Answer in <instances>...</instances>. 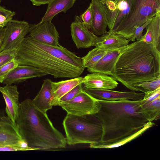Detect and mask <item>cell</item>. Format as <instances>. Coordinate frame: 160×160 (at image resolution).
Returning <instances> with one entry per match:
<instances>
[{"instance_id": "obj_1", "label": "cell", "mask_w": 160, "mask_h": 160, "mask_svg": "<svg viewBox=\"0 0 160 160\" xmlns=\"http://www.w3.org/2000/svg\"><path fill=\"white\" fill-rule=\"evenodd\" d=\"M15 58L19 65L35 67L55 78L79 77L85 68L82 58L67 48L46 44L29 36L18 48Z\"/></svg>"}, {"instance_id": "obj_2", "label": "cell", "mask_w": 160, "mask_h": 160, "mask_svg": "<svg viewBox=\"0 0 160 160\" xmlns=\"http://www.w3.org/2000/svg\"><path fill=\"white\" fill-rule=\"evenodd\" d=\"M98 100L100 109L92 115L101 124L102 132L101 140L96 142L108 144L123 139L148 122L142 113L140 100Z\"/></svg>"}, {"instance_id": "obj_3", "label": "cell", "mask_w": 160, "mask_h": 160, "mask_svg": "<svg viewBox=\"0 0 160 160\" xmlns=\"http://www.w3.org/2000/svg\"><path fill=\"white\" fill-rule=\"evenodd\" d=\"M112 76L135 91L134 84L160 78V51L142 40L129 44L117 60Z\"/></svg>"}, {"instance_id": "obj_4", "label": "cell", "mask_w": 160, "mask_h": 160, "mask_svg": "<svg viewBox=\"0 0 160 160\" xmlns=\"http://www.w3.org/2000/svg\"><path fill=\"white\" fill-rule=\"evenodd\" d=\"M16 123L22 138L31 147L47 150L66 146V138L32 99L27 98L20 103Z\"/></svg>"}, {"instance_id": "obj_5", "label": "cell", "mask_w": 160, "mask_h": 160, "mask_svg": "<svg viewBox=\"0 0 160 160\" xmlns=\"http://www.w3.org/2000/svg\"><path fill=\"white\" fill-rule=\"evenodd\" d=\"M62 125L67 143L91 144L100 141L102 129L100 123L92 115L77 116L67 113Z\"/></svg>"}, {"instance_id": "obj_6", "label": "cell", "mask_w": 160, "mask_h": 160, "mask_svg": "<svg viewBox=\"0 0 160 160\" xmlns=\"http://www.w3.org/2000/svg\"><path fill=\"white\" fill-rule=\"evenodd\" d=\"M159 13L160 0H134L127 16L114 30L109 33L120 35L130 41L137 27Z\"/></svg>"}, {"instance_id": "obj_7", "label": "cell", "mask_w": 160, "mask_h": 160, "mask_svg": "<svg viewBox=\"0 0 160 160\" xmlns=\"http://www.w3.org/2000/svg\"><path fill=\"white\" fill-rule=\"evenodd\" d=\"M58 106L61 107L67 113L80 116L93 115L98 112L100 108L98 99L88 94L83 89L72 99L59 103Z\"/></svg>"}, {"instance_id": "obj_8", "label": "cell", "mask_w": 160, "mask_h": 160, "mask_svg": "<svg viewBox=\"0 0 160 160\" xmlns=\"http://www.w3.org/2000/svg\"><path fill=\"white\" fill-rule=\"evenodd\" d=\"M30 24L24 21L11 19L5 27V30L0 52L18 48L29 32Z\"/></svg>"}, {"instance_id": "obj_9", "label": "cell", "mask_w": 160, "mask_h": 160, "mask_svg": "<svg viewBox=\"0 0 160 160\" xmlns=\"http://www.w3.org/2000/svg\"><path fill=\"white\" fill-rule=\"evenodd\" d=\"M29 33V36L40 42L55 46L60 45L59 34L52 21L30 24Z\"/></svg>"}, {"instance_id": "obj_10", "label": "cell", "mask_w": 160, "mask_h": 160, "mask_svg": "<svg viewBox=\"0 0 160 160\" xmlns=\"http://www.w3.org/2000/svg\"><path fill=\"white\" fill-rule=\"evenodd\" d=\"M70 30L72 39L78 49L94 46L98 37L84 25L80 17L77 15L74 17Z\"/></svg>"}, {"instance_id": "obj_11", "label": "cell", "mask_w": 160, "mask_h": 160, "mask_svg": "<svg viewBox=\"0 0 160 160\" xmlns=\"http://www.w3.org/2000/svg\"><path fill=\"white\" fill-rule=\"evenodd\" d=\"M83 90L95 98L100 100L110 101L128 99L138 101L142 100L144 93H137L134 91L129 92L118 91L108 89H87Z\"/></svg>"}, {"instance_id": "obj_12", "label": "cell", "mask_w": 160, "mask_h": 160, "mask_svg": "<svg viewBox=\"0 0 160 160\" xmlns=\"http://www.w3.org/2000/svg\"><path fill=\"white\" fill-rule=\"evenodd\" d=\"M47 75L46 72L35 67L30 65H19L10 72L3 83L6 85H11Z\"/></svg>"}, {"instance_id": "obj_13", "label": "cell", "mask_w": 160, "mask_h": 160, "mask_svg": "<svg viewBox=\"0 0 160 160\" xmlns=\"http://www.w3.org/2000/svg\"><path fill=\"white\" fill-rule=\"evenodd\" d=\"M0 92L2 95L6 103L5 111L8 117L16 123L20 104L19 102V93L17 87L15 85L0 86Z\"/></svg>"}, {"instance_id": "obj_14", "label": "cell", "mask_w": 160, "mask_h": 160, "mask_svg": "<svg viewBox=\"0 0 160 160\" xmlns=\"http://www.w3.org/2000/svg\"><path fill=\"white\" fill-rule=\"evenodd\" d=\"M128 45L109 51L94 66L87 70L90 73L98 72L112 76L117 60Z\"/></svg>"}, {"instance_id": "obj_15", "label": "cell", "mask_w": 160, "mask_h": 160, "mask_svg": "<svg viewBox=\"0 0 160 160\" xmlns=\"http://www.w3.org/2000/svg\"><path fill=\"white\" fill-rule=\"evenodd\" d=\"M23 139L16 123L5 114L0 116V147L18 143Z\"/></svg>"}, {"instance_id": "obj_16", "label": "cell", "mask_w": 160, "mask_h": 160, "mask_svg": "<svg viewBox=\"0 0 160 160\" xmlns=\"http://www.w3.org/2000/svg\"><path fill=\"white\" fill-rule=\"evenodd\" d=\"M85 81L82 84L84 88L87 89H112L118 84L112 76L98 72L88 74L84 77Z\"/></svg>"}, {"instance_id": "obj_17", "label": "cell", "mask_w": 160, "mask_h": 160, "mask_svg": "<svg viewBox=\"0 0 160 160\" xmlns=\"http://www.w3.org/2000/svg\"><path fill=\"white\" fill-rule=\"evenodd\" d=\"M92 14L91 31L96 36L103 35L108 32L107 19L106 13L102 5L97 0H91L90 3Z\"/></svg>"}, {"instance_id": "obj_18", "label": "cell", "mask_w": 160, "mask_h": 160, "mask_svg": "<svg viewBox=\"0 0 160 160\" xmlns=\"http://www.w3.org/2000/svg\"><path fill=\"white\" fill-rule=\"evenodd\" d=\"M134 0H122L117 5V8L106 15L108 32L114 30L127 16Z\"/></svg>"}, {"instance_id": "obj_19", "label": "cell", "mask_w": 160, "mask_h": 160, "mask_svg": "<svg viewBox=\"0 0 160 160\" xmlns=\"http://www.w3.org/2000/svg\"><path fill=\"white\" fill-rule=\"evenodd\" d=\"M53 92L52 81L46 79L38 94L32 100V103L38 109L46 113L48 110L52 108L51 102Z\"/></svg>"}, {"instance_id": "obj_20", "label": "cell", "mask_w": 160, "mask_h": 160, "mask_svg": "<svg viewBox=\"0 0 160 160\" xmlns=\"http://www.w3.org/2000/svg\"><path fill=\"white\" fill-rule=\"evenodd\" d=\"M84 81V78L79 77L58 82L52 81L53 92L51 100V105L57 106L59 99L62 97L77 85L83 83Z\"/></svg>"}, {"instance_id": "obj_21", "label": "cell", "mask_w": 160, "mask_h": 160, "mask_svg": "<svg viewBox=\"0 0 160 160\" xmlns=\"http://www.w3.org/2000/svg\"><path fill=\"white\" fill-rule=\"evenodd\" d=\"M146 28V32L141 40L155 46L160 51V13L152 18Z\"/></svg>"}, {"instance_id": "obj_22", "label": "cell", "mask_w": 160, "mask_h": 160, "mask_svg": "<svg viewBox=\"0 0 160 160\" xmlns=\"http://www.w3.org/2000/svg\"><path fill=\"white\" fill-rule=\"evenodd\" d=\"M129 41L120 35L108 32L101 36L98 37L94 46L106 49H115L128 45Z\"/></svg>"}, {"instance_id": "obj_23", "label": "cell", "mask_w": 160, "mask_h": 160, "mask_svg": "<svg viewBox=\"0 0 160 160\" xmlns=\"http://www.w3.org/2000/svg\"><path fill=\"white\" fill-rule=\"evenodd\" d=\"M76 0H52L48 4L47 11L41 22L52 21L58 13H66L74 5Z\"/></svg>"}, {"instance_id": "obj_24", "label": "cell", "mask_w": 160, "mask_h": 160, "mask_svg": "<svg viewBox=\"0 0 160 160\" xmlns=\"http://www.w3.org/2000/svg\"><path fill=\"white\" fill-rule=\"evenodd\" d=\"M155 124L152 122H148L141 129L123 139L112 143L108 144H100L95 142L90 144L91 148L96 149L111 148L118 147L132 141L139 137L148 129L153 126Z\"/></svg>"}, {"instance_id": "obj_25", "label": "cell", "mask_w": 160, "mask_h": 160, "mask_svg": "<svg viewBox=\"0 0 160 160\" xmlns=\"http://www.w3.org/2000/svg\"><path fill=\"white\" fill-rule=\"evenodd\" d=\"M113 49H106L95 47L82 58L85 68H89L94 66L109 51Z\"/></svg>"}, {"instance_id": "obj_26", "label": "cell", "mask_w": 160, "mask_h": 160, "mask_svg": "<svg viewBox=\"0 0 160 160\" xmlns=\"http://www.w3.org/2000/svg\"><path fill=\"white\" fill-rule=\"evenodd\" d=\"M142 114L148 122L160 119V96L149 103L140 106Z\"/></svg>"}, {"instance_id": "obj_27", "label": "cell", "mask_w": 160, "mask_h": 160, "mask_svg": "<svg viewBox=\"0 0 160 160\" xmlns=\"http://www.w3.org/2000/svg\"><path fill=\"white\" fill-rule=\"evenodd\" d=\"M135 91H141L144 93L153 91L160 87V78L152 81L142 82L133 85Z\"/></svg>"}, {"instance_id": "obj_28", "label": "cell", "mask_w": 160, "mask_h": 160, "mask_svg": "<svg viewBox=\"0 0 160 160\" xmlns=\"http://www.w3.org/2000/svg\"><path fill=\"white\" fill-rule=\"evenodd\" d=\"M38 150L40 149L38 148L29 147L27 142L23 139L17 144L0 147V151H26Z\"/></svg>"}, {"instance_id": "obj_29", "label": "cell", "mask_w": 160, "mask_h": 160, "mask_svg": "<svg viewBox=\"0 0 160 160\" xmlns=\"http://www.w3.org/2000/svg\"><path fill=\"white\" fill-rule=\"evenodd\" d=\"M19 65L15 58L0 66V82L3 83L10 72Z\"/></svg>"}, {"instance_id": "obj_30", "label": "cell", "mask_w": 160, "mask_h": 160, "mask_svg": "<svg viewBox=\"0 0 160 160\" xmlns=\"http://www.w3.org/2000/svg\"><path fill=\"white\" fill-rule=\"evenodd\" d=\"M82 84L80 83L69 91L59 100L58 104L69 101L74 98L83 90ZM58 106V105H57Z\"/></svg>"}, {"instance_id": "obj_31", "label": "cell", "mask_w": 160, "mask_h": 160, "mask_svg": "<svg viewBox=\"0 0 160 160\" xmlns=\"http://www.w3.org/2000/svg\"><path fill=\"white\" fill-rule=\"evenodd\" d=\"M144 97L140 101V106L147 104L160 96V87L151 91L145 92Z\"/></svg>"}, {"instance_id": "obj_32", "label": "cell", "mask_w": 160, "mask_h": 160, "mask_svg": "<svg viewBox=\"0 0 160 160\" xmlns=\"http://www.w3.org/2000/svg\"><path fill=\"white\" fill-rule=\"evenodd\" d=\"M18 48L0 52V66L15 58Z\"/></svg>"}, {"instance_id": "obj_33", "label": "cell", "mask_w": 160, "mask_h": 160, "mask_svg": "<svg viewBox=\"0 0 160 160\" xmlns=\"http://www.w3.org/2000/svg\"><path fill=\"white\" fill-rule=\"evenodd\" d=\"M80 17L84 25L90 30L92 27V14L91 3L86 10Z\"/></svg>"}, {"instance_id": "obj_34", "label": "cell", "mask_w": 160, "mask_h": 160, "mask_svg": "<svg viewBox=\"0 0 160 160\" xmlns=\"http://www.w3.org/2000/svg\"><path fill=\"white\" fill-rule=\"evenodd\" d=\"M152 19V18L148 20L145 23L142 25L137 27L135 29L134 35L131 38L130 41H135L136 39L137 41L140 40L143 36L142 33L143 30L150 22Z\"/></svg>"}, {"instance_id": "obj_35", "label": "cell", "mask_w": 160, "mask_h": 160, "mask_svg": "<svg viewBox=\"0 0 160 160\" xmlns=\"http://www.w3.org/2000/svg\"><path fill=\"white\" fill-rule=\"evenodd\" d=\"M0 14H3L7 17L12 19V17L15 15V12L0 6Z\"/></svg>"}, {"instance_id": "obj_36", "label": "cell", "mask_w": 160, "mask_h": 160, "mask_svg": "<svg viewBox=\"0 0 160 160\" xmlns=\"http://www.w3.org/2000/svg\"><path fill=\"white\" fill-rule=\"evenodd\" d=\"M12 19L3 14H0V27H5L8 22Z\"/></svg>"}, {"instance_id": "obj_37", "label": "cell", "mask_w": 160, "mask_h": 160, "mask_svg": "<svg viewBox=\"0 0 160 160\" xmlns=\"http://www.w3.org/2000/svg\"><path fill=\"white\" fill-rule=\"evenodd\" d=\"M52 0H30L32 4L34 6H40L42 5L48 4Z\"/></svg>"}, {"instance_id": "obj_38", "label": "cell", "mask_w": 160, "mask_h": 160, "mask_svg": "<svg viewBox=\"0 0 160 160\" xmlns=\"http://www.w3.org/2000/svg\"><path fill=\"white\" fill-rule=\"evenodd\" d=\"M5 30V27H0V50L1 48L4 38Z\"/></svg>"}, {"instance_id": "obj_39", "label": "cell", "mask_w": 160, "mask_h": 160, "mask_svg": "<svg viewBox=\"0 0 160 160\" xmlns=\"http://www.w3.org/2000/svg\"><path fill=\"white\" fill-rule=\"evenodd\" d=\"M102 4H104L106 2L108 1H111L113 2L117 5L122 0H97Z\"/></svg>"}, {"instance_id": "obj_40", "label": "cell", "mask_w": 160, "mask_h": 160, "mask_svg": "<svg viewBox=\"0 0 160 160\" xmlns=\"http://www.w3.org/2000/svg\"><path fill=\"white\" fill-rule=\"evenodd\" d=\"M3 114H5L3 110H0V116Z\"/></svg>"}, {"instance_id": "obj_41", "label": "cell", "mask_w": 160, "mask_h": 160, "mask_svg": "<svg viewBox=\"0 0 160 160\" xmlns=\"http://www.w3.org/2000/svg\"><path fill=\"white\" fill-rule=\"evenodd\" d=\"M0 2H1V0H0Z\"/></svg>"}]
</instances>
